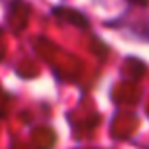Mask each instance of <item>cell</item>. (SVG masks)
Returning a JSON list of instances; mask_svg holds the SVG:
<instances>
[{
    "instance_id": "1",
    "label": "cell",
    "mask_w": 149,
    "mask_h": 149,
    "mask_svg": "<svg viewBox=\"0 0 149 149\" xmlns=\"http://www.w3.org/2000/svg\"><path fill=\"white\" fill-rule=\"evenodd\" d=\"M133 2H140V0H133Z\"/></svg>"
}]
</instances>
